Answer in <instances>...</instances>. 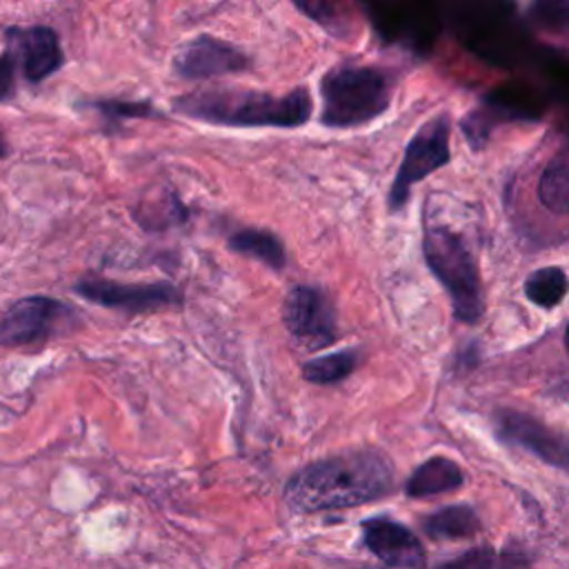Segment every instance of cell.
<instances>
[{"instance_id":"22","label":"cell","mask_w":569,"mask_h":569,"mask_svg":"<svg viewBox=\"0 0 569 569\" xmlns=\"http://www.w3.org/2000/svg\"><path fill=\"white\" fill-rule=\"evenodd\" d=\"M7 156V147H4V142L0 140V158H4Z\"/></svg>"},{"instance_id":"17","label":"cell","mask_w":569,"mask_h":569,"mask_svg":"<svg viewBox=\"0 0 569 569\" xmlns=\"http://www.w3.org/2000/svg\"><path fill=\"white\" fill-rule=\"evenodd\" d=\"M360 362V353L356 349H342L327 356L309 358L300 365V373L311 385H336L349 378Z\"/></svg>"},{"instance_id":"7","label":"cell","mask_w":569,"mask_h":569,"mask_svg":"<svg viewBox=\"0 0 569 569\" xmlns=\"http://www.w3.org/2000/svg\"><path fill=\"white\" fill-rule=\"evenodd\" d=\"M287 331L309 349H322L338 338V311L331 298L313 284H296L282 300Z\"/></svg>"},{"instance_id":"3","label":"cell","mask_w":569,"mask_h":569,"mask_svg":"<svg viewBox=\"0 0 569 569\" xmlns=\"http://www.w3.org/2000/svg\"><path fill=\"white\" fill-rule=\"evenodd\" d=\"M396 78L376 64L342 62L320 78V124L329 129L362 127L380 118L393 98Z\"/></svg>"},{"instance_id":"19","label":"cell","mask_w":569,"mask_h":569,"mask_svg":"<svg viewBox=\"0 0 569 569\" xmlns=\"http://www.w3.org/2000/svg\"><path fill=\"white\" fill-rule=\"evenodd\" d=\"M520 560L522 558L513 553H498L491 547H476L438 569H518Z\"/></svg>"},{"instance_id":"20","label":"cell","mask_w":569,"mask_h":569,"mask_svg":"<svg viewBox=\"0 0 569 569\" xmlns=\"http://www.w3.org/2000/svg\"><path fill=\"white\" fill-rule=\"evenodd\" d=\"M87 107L98 111L109 124H120L129 118H158V111L147 100H91Z\"/></svg>"},{"instance_id":"11","label":"cell","mask_w":569,"mask_h":569,"mask_svg":"<svg viewBox=\"0 0 569 569\" xmlns=\"http://www.w3.org/2000/svg\"><path fill=\"white\" fill-rule=\"evenodd\" d=\"M4 47L13 64L20 67L22 76L33 84L53 76L64 62L58 33L44 24L7 29Z\"/></svg>"},{"instance_id":"6","label":"cell","mask_w":569,"mask_h":569,"mask_svg":"<svg viewBox=\"0 0 569 569\" xmlns=\"http://www.w3.org/2000/svg\"><path fill=\"white\" fill-rule=\"evenodd\" d=\"M78 311L49 296L13 302L0 318V347H27L67 333L78 325Z\"/></svg>"},{"instance_id":"10","label":"cell","mask_w":569,"mask_h":569,"mask_svg":"<svg viewBox=\"0 0 569 569\" xmlns=\"http://www.w3.org/2000/svg\"><path fill=\"white\" fill-rule=\"evenodd\" d=\"M247 69H251L247 51L207 33L184 42L173 56V73L182 80H207Z\"/></svg>"},{"instance_id":"8","label":"cell","mask_w":569,"mask_h":569,"mask_svg":"<svg viewBox=\"0 0 569 569\" xmlns=\"http://www.w3.org/2000/svg\"><path fill=\"white\" fill-rule=\"evenodd\" d=\"M73 291L100 307L118 309L124 313H147L158 309L178 307L182 296L171 282H118L109 278H82Z\"/></svg>"},{"instance_id":"1","label":"cell","mask_w":569,"mask_h":569,"mask_svg":"<svg viewBox=\"0 0 569 569\" xmlns=\"http://www.w3.org/2000/svg\"><path fill=\"white\" fill-rule=\"evenodd\" d=\"M393 489V467L378 449H351L293 473L284 487L291 511L347 509L385 498Z\"/></svg>"},{"instance_id":"18","label":"cell","mask_w":569,"mask_h":569,"mask_svg":"<svg viewBox=\"0 0 569 569\" xmlns=\"http://www.w3.org/2000/svg\"><path fill=\"white\" fill-rule=\"evenodd\" d=\"M522 291L529 302L542 309L558 307L567 296V273L562 267H540L525 278Z\"/></svg>"},{"instance_id":"12","label":"cell","mask_w":569,"mask_h":569,"mask_svg":"<svg viewBox=\"0 0 569 569\" xmlns=\"http://www.w3.org/2000/svg\"><path fill=\"white\" fill-rule=\"evenodd\" d=\"M365 547L389 567L422 569L427 553L411 529L391 518H369L362 522Z\"/></svg>"},{"instance_id":"5","label":"cell","mask_w":569,"mask_h":569,"mask_svg":"<svg viewBox=\"0 0 569 569\" xmlns=\"http://www.w3.org/2000/svg\"><path fill=\"white\" fill-rule=\"evenodd\" d=\"M451 160V118L447 111L427 120L407 142L396 178L389 187L387 207L398 213L409 202L411 189L429 173L442 169Z\"/></svg>"},{"instance_id":"13","label":"cell","mask_w":569,"mask_h":569,"mask_svg":"<svg viewBox=\"0 0 569 569\" xmlns=\"http://www.w3.org/2000/svg\"><path fill=\"white\" fill-rule=\"evenodd\" d=\"M465 485L462 467L447 456H431L413 469L405 482V493L409 498H427L453 491Z\"/></svg>"},{"instance_id":"4","label":"cell","mask_w":569,"mask_h":569,"mask_svg":"<svg viewBox=\"0 0 569 569\" xmlns=\"http://www.w3.org/2000/svg\"><path fill=\"white\" fill-rule=\"evenodd\" d=\"M422 258L431 276L447 291L453 318L465 325H476L485 316L482 280L478 262L465 238L447 224L425 220Z\"/></svg>"},{"instance_id":"14","label":"cell","mask_w":569,"mask_h":569,"mask_svg":"<svg viewBox=\"0 0 569 569\" xmlns=\"http://www.w3.org/2000/svg\"><path fill=\"white\" fill-rule=\"evenodd\" d=\"M229 251L251 258L271 271H282L287 264V251L282 240L269 231V229H258V227H244L233 231L227 238Z\"/></svg>"},{"instance_id":"9","label":"cell","mask_w":569,"mask_h":569,"mask_svg":"<svg viewBox=\"0 0 569 569\" xmlns=\"http://www.w3.org/2000/svg\"><path fill=\"white\" fill-rule=\"evenodd\" d=\"M496 438L509 447L525 449L542 462L565 471L567 469V440L562 433L547 427L531 413L520 409H496L493 413Z\"/></svg>"},{"instance_id":"2","label":"cell","mask_w":569,"mask_h":569,"mask_svg":"<svg viewBox=\"0 0 569 569\" xmlns=\"http://www.w3.org/2000/svg\"><path fill=\"white\" fill-rule=\"evenodd\" d=\"M173 111L220 127H276L296 129L311 118L313 100L307 87L287 93H269L258 89L218 87L198 89L176 98Z\"/></svg>"},{"instance_id":"16","label":"cell","mask_w":569,"mask_h":569,"mask_svg":"<svg viewBox=\"0 0 569 569\" xmlns=\"http://www.w3.org/2000/svg\"><path fill=\"white\" fill-rule=\"evenodd\" d=\"M538 198L540 202L558 213L565 216L569 207V160L567 151L560 149L545 167L538 180Z\"/></svg>"},{"instance_id":"21","label":"cell","mask_w":569,"mask_h":569,"mask_svg":"<svg viewBox=\"0 0 569 569\" xmlns=\"http://www.w3.org/2000/svg\"><path fill=\"white\" fill-rule=\"evenodd\" d=\"M16 96V64L7 51L0 53V102Z\"/></svg>"},{"instance_id":"15","label":"cell","mask_w":569,"mask_h":569,"mask_svg":"<svg viewBox=\"0 0 569 569\" xmlns=\"http://www.w3.org/2000/svg\"><path fill=\"white\" fill-rule=\"evenodd\" d=\"M480 516L469 505H449L422 520V529L433 540L469 538L480 531Z\"/></svg>"}]
</instances>
